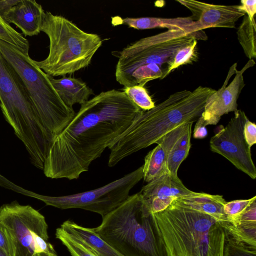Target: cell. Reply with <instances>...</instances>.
I'll return each mask as SVG.
<instances>
[{
    "label": "cell",
    "instance_id": "1",
    "mask_svg": "<svg viewBox=\"0 0 256 256\" xmlns=\"http://www.w3.org/2000/svg\"><path fill=\"white\" fill-rule=\"evenodd\" d=\"M142 111L123 91L115 89L87 100L53 139L44 160V175L78 179Z\"/></svg>",
    "mask_w": 256,
    "mask_h": 256
},
{
    "label": "cell",
    "instance_id": "2",
    "mask_svg": "<svg viewBox=\"0 0 256 256\" xmlns=\"http://www.w3.org/2000/svg\"><path fill=\"white\" fill-rule=\"evenodd\" d=\"M215 92L202 86L192 92L179 91L152 109L142 110L108 146V166H114L128 156L158 144L164 135L179 126L196 122L207 100Z\"/></svg>",
    "mask_w": 256,
    "mask_h": 256
},
{
    "label": "cell",
    "instance_id": "3",
    "mask_svg": "<svg viewBox=\"0 0 256 256\" xmlns=\"http://www.w3.org/2000/svg\"><path fill=\"white\" fill-rule=\"evenodd\" d=\"M152 214L166 256H224L228 235L224 222L176 200Z\"/></svg>",
    "mask_w": 256,
    "mask_h": 256
},
{
    "label": "cell",
    "instance_id": "4",
    "mask_svg": "<svg viewBox=\"0 0 256 256\" xmlns=\"http://www.w3.org/2000/svg\"><path fill=\"white\" fill-rule=\"evenodd\" d=\"M92 229L124 256H166L153 214L140 192L129 196Z\"/></svg>",
    "mask_w": 256,
    "mask_h": 256
},
{
    "label": "cell",
    "instance_id": "5",
    "mask_svg": "<svg viewBox=\"0 0 256 256\" xmlns=\"http://www.w3.org/2000/svg\"><path fill=\"white\" fill-rule=\"evenodd\" d=\"M0 106L32 163L42 168L53 139L42 124L19 76L0 52Z\"/></svg>",
    "mask_w": 256,
    "mask_h": 256
},
{
    "label": "cell",
    "instance_id": "6",
    "mask_svg": "<svg viewBox=\"0 0 256 256\" xmlns=\"http://www.w3.org/2000/svg\"><path fill=\"white\" fill-rule=\"evenodd\" d=\"M41 31L50 40L49 54L41 61L34 60L52 76H65L88 66L101 46L97 34L86 32L62 16L45 12Z\"/></svg>",
    "mask_w": 256,
    "mask_h": 256
},
{
    "label": "cell",
    "instance_id": "7",
    "mask_svg": "<svg viewBox=\"0 0 256 256\" xmlns=\"http://www.w3.org/2000/svg\"><path fill=\"white\" fill-rule=\"evenodd\" d=\"M0 52L18 74L42 124L54 139L76 112L62 100L44 72L20 48L0 40Z\"/></svg>",
    "mask_w": 256,
    "mask_h": 256
},
{
    "label": "cell",
    "instance_id": "8",
    "mask_svg": "<svg viewBox=\"0 0 256 256\" xmlns=\"http://www.w3.org/2000/svg\"><path fill=\"white\" fill-rule=\"evenodd\" d=\"M207 38L203 30L188 33L182 30H168L140 38L121 51L114 52V55L118 58L115 72L116 80L126 87L133 75L142 68L152 64L160 66L166 64L168 66L179 49L194 40Z\"/></svg>",
    "mask_w": 256,
    "mask_h": 256
},
{
    "label": "cell",
    "instance_id": "9",
    "mask_svg": "<svg viewBox=\"0 0 256 256\" xmlns=\"http://www.w3.org/2000/svg\"><path fill=\"white\" fill-rule=\"evenodd\" d=\"M0 226L11 238L16 256H39L42 253L58 256L48 242L44 216L31 206L17 202L2 205L0 208Z\"/></svg>",
    "mask_w": 256,
    "mask_h": 256
},
{
    "label": "cell",
    "instance_id": "10",
    "mask_svg": "<svg viewBox=\"0 0 256 256\" xmlns=\"http://www.w3.org/2000/svg\"><path fill=\"white\" fill-rule=\"evenodd\" d=\"M142 166L107 184L78 194L58 196L36 195L46 205L60 209L80 208L104 217L129 196L130 190L142 178Z\"/></svg>",
    "mask_w": 256,
    "mask_h": 256
},
{
    "label": "cell",
    "instance_id": "11",
    "mask_svg": "<svg viewBox=\"0 0 256 256\" xmlns=\"http://www.w3.org/2000/svg\"><path fill=\"white\" fill-rule=\"evenodd\" d=\"M224 127L218 126L210 140V148L229 160L236 168L250 178H256V168L252 159L250 148L244 136V128L248 117L238 110Z\"/></svg>",
    "mask_w": 256,
    "mask_h": 256
},
{
    "label": "cell",
    "instance_id": "12",
    "mask_svg": "<svg viewBox=\"0 0 256 256\" xmlns=\"http://www.w3.org/2000/svg\"><path fill=\"white\" fill-rule=\"evenodd\" d=\"M255 64L254 60H249L240 70L234 63L230 68L222 86L207 100L201 116L206 126L216 125L222 116L238 110L237 100L244 86L243 74Z\"/></svg>",
    "mask_w": 256,
    "mask_h": 256
},
{
    "label": "cell",
    "instance_id": "13",
    "mask_svg": "<svg viewBox=\"0 0 256 256\" xmlns=\"http://www.w3.org/2000/svg\"><path fill=\"white\" fill-rule=\"evenodd\" d=\"M192 13L197 31L212 28H235L236 22L246 14L238 5H218L194 0H177Z\"/></svg>",
    "mask_w": 256,
    "mask_h": 256
},
{
    "label": "cell",
    "instance_id": "14",
    "mask_svg": "<svg viewBox=\"0 0 256 256\" xmlns=\"http://www.w3.org/2000/svg\"><path fill=\"white\" fill-rule=\"evenodd\" d=\"M186 124H182L167 133L157 146L146 155L142 166V178L144 181L148 183L168 174L166 165L168 152L184 131Z\"/></svg>",
    "mask_w": 256,
    "mask_h": 256
},
{
    "label": "cell",
    "instance_id": "15",
    "mask_svg": "<svg viewBox=\"0 0 256 256\" xmlns=\"http://www.w3.org/2000/svg\"><path fill=\"white\" fill-rule=\"evenodd\" d=\"M45 12L42 6L34 0H19L5 14L3 19L14 24L24 36H34L41 32Z\"/></svg>",
    "mask_w": 256,
    "mask_h": 256
},
{
    "label": "cell",
    "instance_id": "16",
    "mask_svg": "<svg viewBox=\"0 0 256 256\" xmlns=\"http://www.w3.org/2000/svg\"><path fill=\"white\" fill-rule=\"evenodd\" d=\"M112 23L114 26L126 24L130 28L136 30L166 28L168 30H182L188 33L199 32L196 31L194 22L190 16L176 18L142 17L122 18L116 16L112 18Z\"/></svg>",
    "mask_w": 256,
    "mask_h": 256
},
{
    "label": "cell",
    "instance_id": "17",
    "mask_svg": "<svg viewBox=\"0 0 256 256\" xmlns=\"http://www.w3.org/2000/svg\"><path fill=\"white\" fill-rule=\"evenodd\" d=\"M192 192L184 186L178 176L168 173L148 182L140 192L144 199L158 198L176 200Z\"/></svg>",
    "mask_w": 256,
    "mask_h": 256
},
{
    "label": "cell",
    "instance_id": "18",
    "mask_svg": "<svg viewBox=\"0 0 256 256\" xmlns=\"http://www.w3.org/2000/svg\"><path fill=\"white\" fill-rule=\"evenodd\" d=\"M50 80L60 98L70 108L76 104H83L94 94L92 90L79 78L63 76L56 79L50 76Z\"/></svg>",
    "mask_w": 256,
    "mask_h": 256
},
{
    "label": "cell",
    "instance_id": "19",
    "mask_svg": "<svg viewBox=\"0 0 256 256\" xmlns=\"http://www.w3.org/2000/svg\"><path fill=\"white\" fill-rule=\"evenodd\" d=\"M176 200L186 206L208 214L220 221L228 222L224 212V206L226 202L222 196L192 192Z\"/></svg>",
    "mask_w": 256,
    "mask_h": 256
},
{
    "label": "cell",
    "instance_id": "20",
    "mask_svg": "<svg viewBox=\"0 0 256 256\" xmlns=\"http://www.w3.org/2000/svg\"><path fill=\"white\" fill-rule=\"evenodd\" d=\"M60 227L87 246L98 256H124L102 240L92 228L84 227L70 220L64 222Z\"/></svg>",
    "mask_w": 256,
    "mask_h": 256
},
{
    "label": "cell",
    "instance_id": "21",
    "mask_svg": "<svg viewBox=\"0 0 256 256\" xmlns=\"http://www.w3.org/2000/svg\"><path fill=\"white\" fill-rule=\"evenodd\" d=\"M192 122H188L168 154L166 165L169 174L178 177V171L182 162L188 156L191 147L190 139Z\"/></svg>",
    "mask_w": 256,
    "mask_h": 256
},
{
    "label": "cell",
    "instance_id": "22",
    "mask_svg": "<svg viewBox=\"0 0 256 256\" xmlns=\"http://www.w3.org/2000/svg\"><path fill=\"white\" fill-rule=\"evenodd\" d=\"M238 39L244 53L249 60L256 58V24L254 18L244 16L236 32Z\"/></svg>",
    "mask_w": 256,
    "mask_h": 256
},
{
    "label": "cell",
    "instance_id": "23",
    "mask_svg": "<svg viewBox=\"0 0 256 256\" xmlns=\"http://www.w3.org/2000/svg\"><path fill=\"white\" fill-rule=\"evenodd\" d=\"M224 227L235 240L256 246V222H226Z\"/></svg>",
    "mask_w": 256,
    "mask_h": 256
},
{
    "label": "cell",
    "instance_id": "24",
    "mask_svg": "<svg viewBox=\"0 0 256 256\" xmlns=\"http://www.w3.org/2000/svg\"><path fill=\"white\" fill-rule=\"evenodd\" d=\"M55 235L72 256H98L87 246L60 227L56 228Z\"/></svg>",
    "mask_w": 256,
    "mask_h": 256
},
{
    "label": "cell",
    "instance_id": "25",
    "mask_svg": "<svg viewBox=\"0 0 256 256\" xmlns=\"http://www.w3.org/2000/svg\"><path fill=\"white\" fill-rule=\"evenodd\" d=\"M197 40L179 49L175 54L172 62L167 66L163 76L162 79L170 72L179 66L186 64H192L196 61L198 56L196 52Z\"/></svg>",
    "mask_w": 256,
    "mask_h": 256
},
{
    "label": "cell",
    "instance_id": "26",
    "mask_svg": "<svg viewBox=\"0 0 256 256\" xmlns=\"http://www.w3.org/2000/svg\"><path fill=\"white\" fill-rule=\"evenodd\" d=\"M0 40L28 53L30 45L28 40L7 23L0 16Z\"/></svg>",
    "mask_w": 256,
    "mask_h": 256
},
{
    "label": "cell",
    "instance_id": "27",
    "mask_svg": "<svg viewBox=\"0 0 256 256\" xmlns=\"http://www.w3.org/2000/svg\"><path fill=\"white\" fill-rule=\"evenodd\" d=\"M123 92L143 111L148 110L155 106L154 102L144 86H134L124 87Z\"/></svg>",
    "mask_w": 256,
    "mask_h": 256
},
{
    "label": "cell",
    "instance_id": "28",
    "mask_svg": "<svg viewBox=\"0 0 256 256\" xmlns=\"http://www.w3.org/2000/svg\"><path fill=\"white\" fill-rule=\"evenodd\" d=\"M224 256H256V246L238 241L228 234Z\"/></svg>",
    "mask_w": 256,
    "mask_h": 256
},
{
    "label": "cell",
    "instance_id": "29",
    "mask_svg": "<svg viewBox=\"0 0 256 256\" xmlns=\"http://www.w3.org/2000/svg\"><path fill=\"white\" fill-rule=\"evenodd\" d=\"M256 196L247 200H238L226 202L224 206V212L229 222H232L242 213L253 202Z\"/></svg>",
    "mask_w": 256,
    "mask_h": 256
},
{
    "label": "cell",
    "instance_id": "30",
    "mask_svg": "<svg viewBox=\"0 0 256 256\" xmlns=\"http://www.w3.org/2000/svg\"><path fill=\"white\" fill-rule=\"evenodd\" d=\"M0 250L6 256H16L12 242L6 231L0 226Z\"/></svg>",
    "mask_w": 256,
    "mask_h": 256
},
{
    "label": "cell",
    "instance_id": "31",
    "mask_svg": "<svg viewBox=\"0 0 256 256\" xmlns=\"http://www.w3.org/2000/svg\"><path fill=\"white\" fill-rule=\"evenodd\" d=\"M244 136L250 148L256 143V125L248 118L246 120L244 126Z\"/></svg>",
    "mask_w": 256,
    "mask_h": 256
},
{
    "label": "cell",
    "instance_id": "32",
    "mask_svg": "<svg viewBox=\"0 0 256 256\" xmlns=\"http://www.w3.org/2000/svg\"><path fill=\"white\" fill-rule=\"evenodd\" d=\"M241 4L238 5L240 10L245 13L250 19L254 18L256 14V0H242Z\"/></svg>",
    "mask_w": 256,
    "mask_h": 256
},
{
    "label": "cell",
    "instance_id": "33",
    "mask_svg": "<svg viewBox=\"0 0 256 256\" xmlns=\"http://www.w3.org/2000/svg\"><path fill=\"white\" fill-rule=\"evenodd\" d=\"M206 126L204 120L200 116L196 121L193 133L194 138L196 139H202L206 138L208 134Z\"/></svg>",
    "mask_w": 256,
    "mask_h": 256
},
{
    "label": "cell",
    "instance_id": "34",
    "mask_svg": "<svg viewBox=\"0 0 256 256\" xmlns=\"http://www.w3.org/2000/svg\"><path fill=\"white\" fill-rule=\"evenodd\" d=\"M19 0H0V16L2 18L18 2Z\"/></svg>",
    "mask_w": 256,
    "mask_h": 256
},
{
    "label": "cell",
    "instance_id": "35",
    "mask_svg": "<svg viewBox=\"0 0 256 256\" xmlns=\"http://www.w3.org/2000/svg\"><path fill=\"white\" fill-rule=\"evenodd\" d=\"M39 256H50V255H48V254H46L42 253V254H39Z\"/></svg>",
    "mask_w": 256,
    "mask_h": 256
},
{
    "label": "cell",
    "instance_id": "36",
    "mask_svg": "<svg viewBox=\"0 0 256 256\" xmlns=\"http://www.w3.org/2000/svg\"><path fill=\"white\" fill-rule=\"evenodd\" d=\"M0 256H6L0 250Z\"/></svg>",
    "mask_w": 256,
    "mask_h": 256
}]
</instances>
